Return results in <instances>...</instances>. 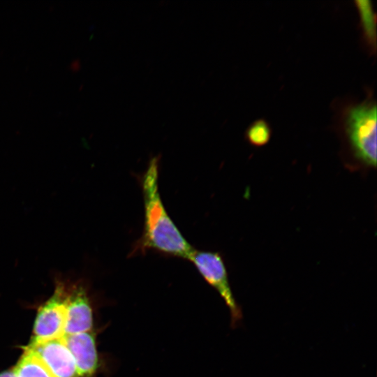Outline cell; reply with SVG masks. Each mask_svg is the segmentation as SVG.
<instances>
[{
  "label": "cell",
  "mask_w": 377,
  "mask_h": 377,
  "mask_svg": "<svg viewBox=\"0 0 377 377\" xmlns=\"http://www.w3.org/2000/svg\"><path fill=\"white\" fill-rule=\"evenodd\" d=\"M158 156L153 157L142 177L144 200V227L132 253L154 250L166 255L188 259L193 247L183 237L169 216L158 190Z\"/></svg>",
  "instance_id": "obj_1"
},
{
  "label": "cell",
  "mask_w": 377,
  "mask_h": 377,
  "mask_svg": "<svg viewBox=\"0 0 377 377\" xmlns=\"http://www.w3.org/2000/svg\"><path fill=\"white\" fill-rule=\"evenodd\" d=\"M13 369L16 377H53L40 359L26 347Z\"/></svg>",
  "instance_id": "obj_9"
},
{
  "label": "cell",
  "mask_w": 377,
  "mask_h": 377,
  "mask_svg": "<svg viewBox=\"0 0 377 377\" xmlns=\"http://www.w3.org/2000/svg\"><path fill=\"white\" fill-rule=\"evenodd\" d=\"M44 364L53 377H80L63 337L25 346Z\"/></svg>",
  "instance_id": "obj_6"
},
{
  "label": "cell",
  "mask_w": 377,
  "mask_h": 377,
  "mask_svg": "<svg viewBox=\"0 0 377 377\" xmlns=\"http://www.w3.org/2000/svg\"><path fill=\"white\" fill-rule=\"evenodd\" d=\"M272 133L270 124L264 119H258L249 126L245 138L251 145L262 147L269 142Z\"/></svg>",
  "instance_id": "obj_10"
},
{
  "label": "cell",
  "mask_w": 377,
  "mask_h": 377,
  "mask_svg": "<svg viewBox=\"0 0 377 377\" xmlns=\"http://www.w3.org/2000/svg\"><path fill=\"white\" fill-rule=\"evenodd\" d=\"M68 283L64 335L91 331L93 327V309L87 284L82 280L71 281L68 279Z\"/></svg>",
  "instance_id": "obj_5"
},
{
  "label": "cell",
  "mask_w": 377,
  "mask_h": 377,
  "mask_svg": "<svg viewBox=\"0 0 377 377\" xmlns=\"http://www.w3.org/2000/svg\"><path fill=\"white\" fill-rule=\"evenodd\" d=\"M96 338V334L92 330L63 337L80 377H95L100 369Z\"/></svg>",
  "instance_id": "obj_7"
},
{
  "label": "cell",
  "mask_w": 377,
  "mask_h": 377,
  "mask_svg": "<svg viewBox=\"0 0 377 377\" xmlns=\"http://www.w3.org/2000/svg\"><path fill=\"white\" fill-rule=\"evenodd\" d=\"M0 377H16L13 369H9L0 372Z\"/></svg>",
  "instance_id": "obj_11"
},
{
  "label": "cell",
  "mask_w": 377,
  "mask_h": 377,
  "mask_svg": "<svg viewBox=\"0 0 377 377\" xmlns=\"http://www.w3.org/2000/svg\"><path fill=\"white\" fill-rule=\"evenodd\" d=\"M68 279L54 278L52 296L37 311L31 343H39L64 337L66 320Z\"/></svg>",
  "instance_id": "obj_3"
},
{
  "label": "cell",
  "mask_w": 377,
  "mask_h": 377,
  "mask_svg": "<svg viewBox=\"0 0 377 377\" xmlns=\"http://www.w3.org/2000/svg\"><path fill=\"white\" fill-rule=\"evenodd\" d=\"M362 101L343 98L334 103V128L361 163L376 166V101L367 89Z\"/></svg>",
  "instance_id": "obj_2"
},
{
  "label": "cell",
  "mask_w": 377,
  "mask_h": 377,
  "mask_svg": "<svg viewBox=\"0 0 377 377\" xmlns=\"http://www.w3.org/2000/svg\"><path fill=\"white\" fill-rule=\"evenodd\" d=\"M354 3L359 15L362 42L368 52L373 55L376 52V13L372 1L356 0Z\"/></svg>",
  "instance_id": "obj_8"
},
{
  "label": "cell",
  "mask_w": 377,
  "mask_h": 377,
  "mask_svg": "<svg viewBox=\"0 0 377 377\" xmlns=\"http://www.w3.org/2000/svg\"><path fill=\"white\" fill-rule=\"evenodd\" d=\"M187 260L195 265L204 279L223 298L230 310L232 325L238 323L242 320V313L232 295L221 256L218 253L193 249Z\"/></svg>",
  "instance_id": "obj_4"
}]
</instances>
